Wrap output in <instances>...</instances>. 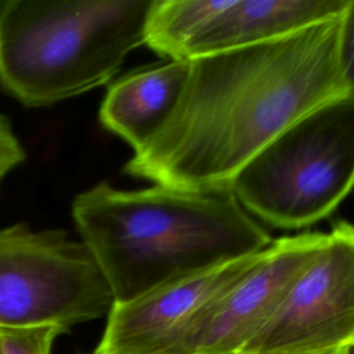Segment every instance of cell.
<instances>
[{"label":"cell","mask_w":354,"mask_h":354,"mask_svg":"<svg viewBox=\"0 0 354 354\" xmlns=\"http://www.w3.org/2000/svg\"><path fill=\"white\" fill-rule=\"evenodd\" d=\"M340 18L189 59L176 109L124 171L178 189L230 188L296 120L348 94L339 65Z\"/></svg>","instance_id":"obj_1"},{"label":"cell","mask_w":354,"mask_h":354,"mask_svg":"<svg viewBox=\"0 0 354 354\" xmlns=\"http://www.w3.org/2000/svg\"><path fill=\"white\" fill-rule=\"evenodd\" d=\"M72 213L115 303L260 253L274 241L230 188L120 191L98 184L75 199Z\"/></svg>","instance_id":"obj_2"},{"label":"cell","mask_w":354,"mask_h":354,"mask_svg":"<svg viewBox=\"0 0 354 354\" xmlns=\"http://www.w3.org/2000/svg\"><path fill=\"white\" fill-rule=\"evenodd\" d=\"M153 0H11L0 14V83L28 106L106 83L145 43Z\"/></svg>","instance_id":"obj_3"},{"label":"cell","mask_w":354,"mask_h":354,"mask_svg":"<svg viewBox=\"0 0 354 354\" xmlns=\"http://www.w3.org/2000/svg\"><path fill=\"white\" fill-rule=\"evenodd\" d=\"M354 188V97L301 116L235 176L230 189L267 224L300 230L330 216Z\"/></svg>","instance_id":"obj_4"},{"label":"cell","mask_w":354,"mask_h":354,"mask_svg":"<svg viewBox=\"0 0 354 354\" xmlns=\"http://www.w3.org/2000/svg\"><path fill=\"white\" fill-rule=\"evenodd\" d=\"M112 290L83 242L26 225L0 230V329L58 326L108 315Z\"/></svg>","instance_id":"obj_5"},{"label":"cell","mask_w":354,"mask_h":354,"mask_svg":"<svg viewBox=\"0 0 354 354\" xmlns=\"http://www.w3.org/2000/svg\"><path fill=\"white\" fill-rule=\"evenodd\" d=\"M350 0H153L145 43L170 59H194L286 36L340 17Z\"/></svg>","instance_id":"obj_6"},{"label":"cell","mask_w":354,"mask_h":354,"mask_svg":"<svg viewBox=\"0 0 354 354\" xmlns=\"http://www.w3.org/2000/svg\"><path fill=\"white\" fill-rule=\"evenodd\" d=\"M353 347L354 224L339 221L239 354H336Z\"/></svg>","instance_id":"obj_7"},{"label":"cell","mask_w":354,"mask_h":354,"mask_svg":"<svg viewBox=\"0 0 354 354\" xmlns=\"http://www.w3.org/2000/svg\"><path fill=\"white\" fill-rule=\"evenodd\" d=\"M261 252L113 303L95 354H183L207 310L259 260Z\"/></svg>","instance_id":"obj_8"},{"label":"cell","mask_w":354,"mask_h":354,"mask_svg":"<svg viewBox=\"0 0 354 354\" xmlns=\"http://www.w3.org/2000/svg\"><path fill=\"white\" fill-rule=\"evenodd\" d=\"M325 236L304 232L272 241L254 266L207 310L183 354H239L278 310Z\"/></svg>","instance_id":"obj_9"},{"label":"cell","mask_w":354,"mask_h":354,"mask_svg":"<svg viewBox=\"0 0 354 354\" xmlns=\"http://www.w3.org/2000/svg\"><path fill=\"white\" fill-rule=\"evenodd\" d=\"M188 71L189 61L170 59L123 76L106 91L101 123L140 151L176 109Z\"/></svg>","instance_id":"obj_10"},{"label":"cell","mask_w":354,"mask_h":354,"mask_svg":"<svg viewBox=\"0 0 354 354\" xmlns=\"http://www.w3.org/2000/svg\"><path fill=\"white\" fill-rule=\"evenodd\" d=\"M66 332L58 326L3 328L0 329V354H51L58 335Z\"/></svg>","instance_id":"obj_11"},{"label":"cell","mask_w":354,"mask_h":354,"mask_svg":"<svg viewBox=\"0 0 354 354\" xmlns=\"http://www.w3.org/2000/svg\"><path fill=\"white\" fill-rule=\"evenodd\" d=\"M339 65L348 95L354 97V0H350L340 18Z\"/></svg>","instance_id":"obj_12"},{"label":"cell","mask_w":354,"mask_h":354,"mask_svg":"<svg viewBox=\"0 0 354 354\" xmlns=\"http://www.w3.org/2000/svg\"><path fill=\"white\" fill-rule=\"evenodd\" d=\"M25 158V152L12 133L8 120L0 115V183L4 176L18 166Z\"/></svg>","instance_id":"obj_13"},{"label":"cell","mask_w":354,"mask_h":354,"mask_svg":"<svg viewBox=\"0 0 354 354\" xmlns=\"http://www.w3.org/2000/svg\"><path fill=\"white\" fill-rule=\"evenodd\" d=\"M4 6H6V1H0V14H1V11H3Z\"/></svg>","instance_id":"obj_14"},{"label":"cell","mask_w":354,"mask_h":354,"mask_svg":"<svg viewBox=\"0 0 354 354\" xmlns=\"http://www.w3.org/2000/svg\"><path fill=\"white\" fill-rule=\"evenodd\" d=\"M346 353H350V351H343V353H336V354H346Z\"/></svg>","instance_id":"obj_15"},{"label":"cell","mask_w":354,"mask_h":354,"mask_svg":"<svg viewBox=\"0 0 354 354\" xmlns=\"http://www.w3.org/2000/svg\"><path fill=\"white\" fill-rule=\"evenodd\" d=\"M351 353H353V354H354V347H353V348H351Z\"/></svg>","instance_id":"obj_16"},{"label":"cell","mask_w":354,"mask_h":354,"mask_svg":"<svg viewBox=\"0 0 354 354\" xmlns=\"http://www.w3.org/2000/svg\"><path fill=\"white\" fill-rule=\"evenodd\" d=\"M346 354H351V351H350V353H346Z\"/></svg>","instance_id":"obj_17"},{"label":"cell","mask_w":354,"mask_h":354,"mask_svg":"<svg viewBox=\"0 0 354 354\" xmlns=\"http://www.w3.org/2000/svg\"><path fill=\"white\" fill-rule=\"evenodd\" d=\"M93 354H95V353H93Z\"/></svg>","instance_id":"obj_18"}]
</instances>
